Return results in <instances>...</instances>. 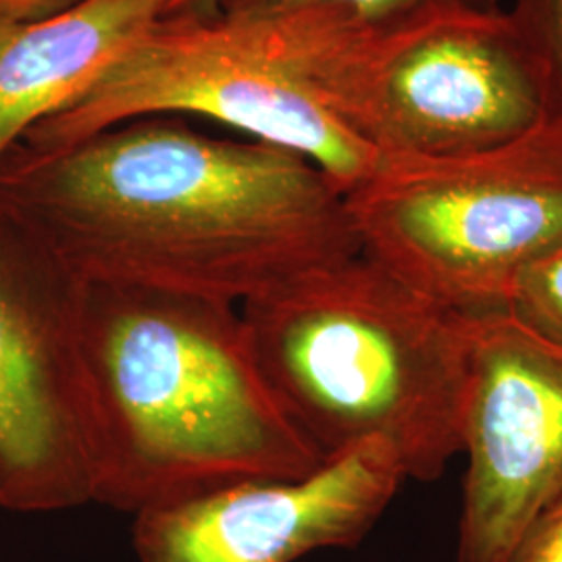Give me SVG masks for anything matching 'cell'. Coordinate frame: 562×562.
I'll list each match as a JSON object with an SVG mask.
<instances>
[{"label":"cell","mask_w":562,"mask_h":562,"mask_svg":"<svg viewBox=\"0 0 562 562\" xmlns=\"http://www.w3.org/2000/svg\"><path fill=\"white\" fill-rule=\"evenodd\" d=\"M457 562H506L562 496V348L506 311L471 315Z\"/></svg>","instance_id":"obj_8"},{"label":"cell","mask_w":562,"mask_h":562,"mask_svg":"<svg viewBox=\"0 0 562 562\" xmlns=\"http://www.w3.org/2000/svg\"><path fill=\"white\" fill-rule=\"evenodd\" d=\"M406 482L383 443H362L299 480H246L136 515L140 562H296L355 548Z\"/></svg>","instance_id":"obj_9"},{"label":"cell","mask_w":562,"mask_h":562,"mask_svg":"<svg viewBox=\"0 0 562 562\" xmlns=\"http://www.w3.org/2000/svg\"><path fill=\"white\" fill-rule=\"evenodd\" d=\"M313 80L323 104L383 159L487 153L546 121L542 67L501 7L369 25L317 0Z\"/></svg>","instance_id":"obj_5"},{"label":"cell","mask_w":562,"mask_h":562,"mask_svg":"<svg viewBox=\"0 0 562 562\" xmlns=\"http://www.w3.org/2000/svg\"><path fill=\"white\" fill-rule=\"evenodd\" d=\"M361 250L464 315L504 311L562 244V140L548 127L464 157H392L346 194Z\"/></svg>","instance_id":"obj_6"},{"label":"cell","mask_w":562,"mask_h":562,"mask_svg":"<svg viewBox=\"0 0 562 562\" xmlns=\"http://www.w3.org/2000/svg\"><path fill=\"white\" fill-rule=\"evenodd\" d=\"M165 11V0H83L55 18L0 21V162L69 109Z\"/></svg>","instance_id":"obj_10"},{"label":"cell","mask_w":562,"mask_h":562,"mask_svg":"<svg viewBox=\"0 0 562 562\" xmlns=\"http://www.w3.org/2000/svg\"><path fill=\"white\" fill-rule=\"evenodd\" d=\"M240 313L262 380L323 461L378 442L406 480L434 482L461 454L471 315L362 250L302 271Z\"/></svg>","instance_id":"obj_3"},{"label":"cell","mask_w":562,"mask_h":562,"mask_svg":"<svg viewBox=\"0 0 562 562\" xmlns=\"http://www.w3.org/2000/svg\"><path fill=\"white\" fill-rule=\"evenodd\" d=\"M83 362L94 504L136 517L325 462L262 380L238 304L86 283Z\"/></svg>","instance_id":"obj_2"},{"label":"cell","mask_w":562,"mask_h":562,"mask_svg":"<svg viewBox=\"0 0 562 562\" xmlns=\"http://www.w3.org/2000/svg\"><path fill=\"white\" fill-rule=\"evenodd\" d=\"M506 562H562V496L529 525Z\"/></svg>","instance_id":"obj_14"},{"label":"cell","mask_w":562,"mask_h":562,"mask_svg":"<svg viewBox=\"0 0 562 562\" xmlns=\"http://www.w3.org/2000/svg\"><path fill=\"white\" fill-rule=\"evenodd\" d=\"M83 0H0V21H38L55 18Z\"/></svg>","instance_id":"obj_15"},{"label":"cell","mask_w":562,"mask_h":562,"mask_svg":"<svg viewBox=\"0 0 562 562\" xmlns=\"http://www.w3.org/2000/svg\"><path fill=\"white\" fill-rule=\"evenodd\" d=\"M81 283L0 206V506L94 501Z\"/></svg>","instance_id":"obj_7"},{"label":"cell","mask_w":562,"mask_h":562,"mask_svg":"<svg viewBox=\"0 0 562 562\" xmlns=\"http://www.w3.org/2000/svg\"><path fill=\"white\" fill-rule=\"evenodd\" d=\"M504 311L536 336L562 348V244L522 271Z\"/></svg>","instance_id":"obj_12"},{"label":"cell","mask_w":562,"mask_h":562,"mask_svg":"<svg viewBox=\"0 0 562 562\" xmlns=\"http://www.w3.org/2000/svg\"><path fill=\"white\" fill-rule=\"evenodd\" d=\"M490 4H494V7H501V0H487Z\"/></svg>","instance_id":"obj_16"},{"label":"cell","mask_w":562,"mask_h":562,"mask_svg":"<svg viewBox=\"0 0 562 562\" xmlns=\"http://www.w3.org/2000/svg\"><path fill=\"white\" fill-rule=\"evenodd\" d=\"M510 15L542 67L543 127L562 140V0H517Z\"/></svg>","instance_id":"obj_11"},{"label":"cell","mask_w":562,"mask_h":562,"mask_svg":"<svg viewBox=\"0 0 562 562\" xmlns=\"http://www.w3.org/2000/svg\"><path fill=\"white\" fill-rule=\"evenodd\" d=\"M0 206L81 283L244 302L361 252L346 196L301 155L125 121L59 150L15 146Z\"/></svg>","instance_id":"obj_1"},{"label":"cell","mask_w":562,"mask_h":562,"mask_svg":"<svg viewBox=\"0 0 562 562\" xmlns=\"http://www.w3.org/2000/svg\"><path fill=\"white\" fill-rule=\"evenodd\" d=\"M157 115L206 117L296 153L344 196L383 161L323 104L304 0H217L161 15L80 101L38 123L21 144L59 150Z\"/></svg>","instance_id":"obj_4"},{"label":"cell","mask_w":562,"mask_h":562,"mask_svg":"<svg viewBox=\"0 0 562 562\" xmlns=\"http://www.w3.org/2000/svg\"><path fill=\"white\" fill-rule=\"evenodd\" d=\"M215 2L217 0H165L162 15L188 11V9H202ZM323 2L338 4L341 9L350 11L357 20L364 21L369 25H390V23L411 20L423 13L443 9V7H457V4L494 7L487 0H323Z\"/></svg>","instance_id":"obj_13"}]
</instances>
